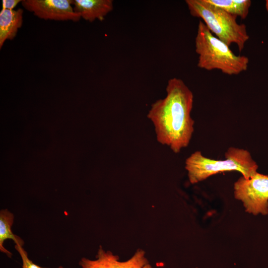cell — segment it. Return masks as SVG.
Listing matches in <instances>:
<instances>
[{"label": "cell", "mask_w": 268, "mask_h": 268, "mask_svg": "<svg viewBox=\"0 0 268 268\" xmlns=\"http://www.w3.org/2000/svg\"><path fill=\"white\" fill-rule=\"evenodd\" d=\"M166 91L164 98L151 105L147 117L154 125L157 141L178 153L188 146L194 131L191 116L194 95L177 77L168 80Z\"/></svg>", "instance_id": "obj_1"}, {"label": "cell", "mask_w": 268, "mask_h": 268, "mask_svg": "<svg viewBox=\"0 0 268 268\" xmlns=\"http://www.w3.org/2000/svg\"><path fill=\"white\" fill-rule=\"evenodd\" d=\"M195 48L200 68L218 69L230 75L238 74L248 68L249 58L233 53L229 46L214 36L201 20L198 24Z\"/></svg>", "instance_id": "obj_2"}, {"label": "cell", "mask_w": 268, "mask_h": 268, "mask_svg": "<svg viewBox=\"0 0 268 268\" xmlns=\"http://www.w3.org/2000/svg\"><path fill=\"white\" fill-rule=\"evenodd\" d=\"M225 157L224 160H215L204 157L200 151L193 153L185 161L190 182L196 184L225 171H239L246 179L257 172L258 166L247 150L231 147Z\"/></svg>", "instance_id": "obj_3"}, {"label": "cell", "mask_w": 268, "mask_h": 268, "mask_svg": "<svg viewBox=\"0 0 268 268\" xmlns=\"http://www.w3.org/2000/svg\"><path fill=\"white\" fill-rule=\"evenodd\" d=\"M190 14L201 18L212 33L230 46L234 43L239 51L249 39L246 26L236 21L237 16L208 2L206 0H186Z\"/></svg>", "instance_id": "obj_4"}, {"label": "cell", "mask_w": 268, "mask_h": 268, "mask_svg": "<svg viewBox=\"0 0 268 268\" xmlns=\"http://www.w3.org/2000/svg\"><path fill=\"white\" fill-rule=\"evenodd\" d=\"M235 198L249 213H268V176L257 172L249 179L241 177L234 185Z\"/></svg>", "instance_id": "obj_5"}, {"label": "cell", "mask_w": 268, "mask_h": 268, "mask_svg": "<svg viewBox=\"0 0 268 268\" xmlns=\"http://www.w3.org/2000/svg\"><path fill=\"white\" fill-rule=\"evenodd\" d=\"M27 10L45 20L78 21L81 17L75 12L72 0H23Z\"/></svg>", "instance_id": "obj_6"}, {"label": "cell", "mask_w": 268, "mask_h": 268, "mask_svg": "<svg viewBox=\"0 0 268 268\" xmlns=\"http://www.w3.org/2000/svg\"><path fill=\"white\" fill-rule=\"evenodd\" d=\"M145 255L143 250L138 249L130 259L120 262L118 256L114 255L110 251H105L100 246L96 260L82 258L79 262V265L82 268H142L149 263Z\"/></svg>", "instance_id": "obj_7"}, {"label": "cell", "mask_w": 268, "mask_h": 268, "mask_svg": "<svg viewBox=\"0 0 268 268\" xmlns=\"http://www.w3.org/2000/svg\"><path fill=\"white\" fill-rule=\"evenodd\" d=\"M73 9L81 18L90 22L102 21L113 9L112 0H74Z\"/></svg>", "instance_id": "obj_8"}, {"label": "cell", "mask_w": 268, "mask_h": 268, "mask_svg": "<svg viewBox=\"0 0 268 268\" xmlns=\"http://www.w3.org/2000/svg\"><path fill=\"white\" fill-rule=\"evenodd\" d=\"M23 10L2 9L0 12V48L5 41L12 40L23 23Z\"/></svg>", "instance_id": "obj_9"}, {"label": "cell", "mask_w": 268, "mask_h": 268, "mask_svg": "<svg viewBox=\"0 0 268 268\" xmlns=\"http://www.w3.org/2000/svg\"><path fill=\"white\" fill-rule=\"evenodd\" d=\"M14 214L7 209H1L0 211V251L6 254L9 258L12 256V253L3 246L5 240L11 239L16 245L23 246V240L19 237L14 235L11 230L14 222Z\"/></svg>", "instance_id": "obj_10"}, {"label": "cell", "mask_w": 268, "mask_h": 268, "mask_svg": "<svg viewBox=\"0 0 268 268\" xmlns=\"http://www.w3.org/2000/svg\"><path fill=\"white\" fill-rule=\"evenodd\" d=\"M226 11L227 12L240 16L242 19L247 17L251 5L250 0H206Z\"/></svg>", "instance_id": "obj_11"}, {"label": "cell", "mask_w": 268, "mask_h": 268, "mask_svg": "<svg viewBox=\"0 0 268 268\" xmlns=\"http://www.w3.org/2000/svg\"><path fill=\"white\" fill-rule=\"evenodd\" d=\"M15 248L19 253L22 261L21 268H43L34 264L28 256L27 252L23 247L15 245Z\"/></svg>", "instance_id": "obj_12"}, {"label": "cell", "mask_w": 268, "mask_h": 268, "mask_svg": "<svg viewBox=\"0 0 268 268\" xmlns=\"http://www.w3.org/2000/svg\"><path fill=\"white\" fill-rule=\"evenodd\" d=\"M21 1V0H3L2 1V9L12 10L18 3Z\"/></svg>", "instance_id": "obj_13"}, {"label": "cell", "mask_w": 268, "mask_h": 268, "mask_svg": "<svg viewBox=\"0 0 268 268\" xmlns=\"http://www.w3.org/2000/svg\"><path fill=\"white\" fill-rule=\"evenodd\" d=\"M142 268H153L148 263L143 266Z\"/></svg>", "instance_id": "obj_14"}, {"label": "cell", "mask_w": 268, "mask_h": 268, "mask_svg": "<svg viewBox=\"0 0 268 268\" xmlns=\"http://www.w3.org/2000/svg\"><path fill=\"white\" fill-rule=\"evenodd\" d=\"M265 7H266V10L268 13V0H267L266 1V4H265Z\"/></svg>", "instance_id": "obj_15"}, {"label": "cell", "mask_w": 268, "mask_h": 268, "mask_svg": "<svg viewBox=\"0 0 268 268\" xmlns=\"http://www.w3.org/2000/svg\"><path fill=\"white\" fill-rule=\"evenodd\" d=\"M58 268H63L62 266H60V267H59Z\"/></svg>", "instance_id": "obj_16"}]
</instances>
